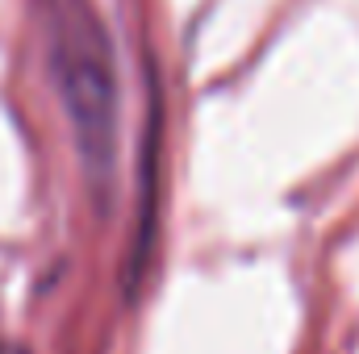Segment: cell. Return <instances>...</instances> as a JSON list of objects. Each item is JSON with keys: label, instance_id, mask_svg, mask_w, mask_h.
<instances>
[{"label": "cell", "instance_id": "obj_1", "mask_svg": "<svg viewBox=\"0 0 359 354\" xmlns=\"http://www.w3.org/2000/svg\"><path fill=\"white\" fill-rule=\"evenodd\" d=\"M46 55L59 104L67 113L76 155L84 163L92 196L104 200L117 163V55L92 0L46 4Z\"/></svg>", "mask_w": 359, "mask_h": 354}, {"label": "cell", "instance_id": "obj_2", "mask_svg": "<svg viewBox=\"0 0 359 354\" xmlns=\"http://www.w3.org/2000/svg\"><path fill=\"white\" fill-rule=\"evenodd\" d=\"M159 125H163V100L151 76V113H147V129H142V163H138V221H134V246H130V263H126V296L138 292V279L151 259V242H155V187H159Z\"/></svg>", "mask_w": 359, "mask_h": 354}]
</instances>
